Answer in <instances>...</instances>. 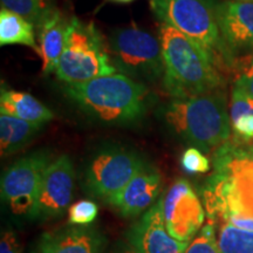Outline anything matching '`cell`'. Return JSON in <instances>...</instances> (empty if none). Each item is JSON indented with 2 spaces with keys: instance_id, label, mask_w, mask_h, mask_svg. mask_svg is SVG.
<instances>
[{
  "instance_id": "obj_1",
  "label": "cell",
  "mask_w": 253,
  "mask_h": 253,
  "mask_svg": "<svg viewBox=\"0 0 253 253\" xmlns=\"http://www.w3.org/2000/svg\"><path fill=\"white\" fill-rule=\"evenodd\" d=\"M212 166L203 186L209 221L253 232V147L226 141L214 153Z\"/></svg>"
},
{
  "instance_id": "obj_2",
  "label": "cell",
  "mask_w": 253,
  "mask_h": 253,
  "mask_svg": "<svg viewBox=\"0 0 253 253\" xmlns=\"http://www.w3.org/2000/svg\"><path fill=\"white\" fill-rule=\"evenodd\" d=\"M63 90L87 116L103 125H134L148 110V88L123 74L66 84Z\"/></svg>"
},
{
  "instance_id": "obj_3",
  "label": "cell",
  "mask_w": 253,
  "mask_h": 253,
  "mask_svg": "<svg viewBox=\"0 0 253 253\" xmlns=\"http://www.w3.org/2000/svg\"><path fill=\"white\" fill-rule=\"evenodd\" d=\"M160 39L164 60L163 86L172 97L214 91L221 79L213 59L181 32L161 21Z\"/></svg>"
},
{
  "instance_id": "obj_4",
  "label": "cell",
  "mask_w": 253,
  "mask_h": 253,
  "mask_svg": "<svg viewBox=\"0 0 253 253\" xmlns=\"http://www.w3.org/2000/svg\"><path fill=\"white\" fill-rule=\"evenodd\" d=\"M161 114L173 134L205 153L225 143L232 129L225 99L216 91L172 97Z\"/></svg>"
},
{
  "instance_id": "obj_5",
  "label": "cell",
  "mask_w": 253,
  "mask_h": 253,
  "mask_svg": "<svg viewBox=\"0 0 253 253\" xmlns=\"http://www.w3.org/2000/svg\"><path fill=\"white\" fill-rule=\"evenodd\" d=\"M109 50L93 23L73 18L68 21L65 48L55 68L56 78L66 84H77L115 74Z\"/></svg>"
},
{
  "instance_id": "obj_6",
  "label": "cell",
  "mask_w": 253,
  "mask_h": 253,
  "mask_svg": "<svg viewBox=\"0 0 253 253\" xmlns=\"http://www.w3.org/2000/svg\"><path fill=\"white\" fill-rule=\"evenodd\" d=\"M109 53L115 68L135 81H155L164 75L160 39L141 28L116 31L110 38Z\"/></svg>"
},
{
  "instance_id": "obj_7",
  "label": "cell",
  "mask_w": 253,
  "mask_h": 253,
  "mask_svg": "<svg viewBox=\"0 0 253 253\" xmlns=\"http://www.w3.org/2000/svg\"><path fill=\"white\" fill-rule=\"evenodd\" d=\"M162 23L181 32L213 59L220 43L216 8L209 0H149Z\"/></svg>"
},
{
  "instance_id": "obj_8",
  "label": "cell",
  "mask_w": 253,
  "mask_h": 253,
  "mask_svg": "<svg viewBox=\"0 0 253 253\" xmlns=\"http://www.w3.org/2000/svg\"><path fill=\"white\" fill-rule=\"evenodd\" d=\"M145 166L143 158L135 151L121 148L101 150L91 158L86 170V188L91 195L109 203Z\"/></svg>"
},
{
  "instance_id": "obj_9",
  "label": "cell",
  "mask_w": 253,
  "mask_h": 253,
  "mask_svg": "<svg viewBox=\"0 0 253 253\" xmlns=\"http://www.w3.org/2000/svg\"><path fill=\"white\" fill-rule=\"evenodd\" d=\"M52 162L47 150H39L9 166L1 177V197L15 216H30L36 205L46 168Z\"/></svg>"
},
{
  "instance_id": "obj_10",
  "label": "cell",
  "mask_w": 253,
  "mask_h": 253,
  "mask_svg": "<svg viewBox=\"0 0 253 253\" xmlns=\"http://www.w3.org/2000/svg\"><path fill=\"white\" fill-rule=\"evenodd\" d=\"M164 223L179 242L190 243L203 227L205 211L191 184L178 179L160 199Z\"/></svg>"
},
{
  "instance_id": "obj_11",
  "label": "cell",
  "mask_w": 253,
  "mask_h": 253,
  "mask_svg": "<svg viewBox=\"0 0 253 253\" xmlns=\"http://www.w3.org/2000/svg\"><path fill=\"white\" fill-rule=\"evenodd\" d=\"M74 178V166L67 155H61L52 161L43 173L30 218L46 220L61 216L72 201Z\"/></svg>"
},
{
  "instance_id": "obj_12",
  "label": "cell",
  "mask_w": 253,
  "mask_h": 253,
  "mask_svg": "<svg viewBox=\"0 0 253 253\" xmlns=\"http://www.w3.org/2000/svg\"><path fill=\"white\" fill-rule=\"evenodd\" d=\"M126 238L134 253H184L190 244L170 235L160 201L136 221L126 233Z\"/></svg>"
},
{
  "instance_id": "obj_13",
  "label": "cell",
  "mask_w": 253,
  "mask_h": 253,
  "mask_svg": "<svg viewBox=\"0 0 253 253\" xmlns=\"http://www.w3.org/2000/svg\"><path fill=\"white\" fill-rule=\"evenodd\" d=\"M216 15L220 43L233 54L253 53V0L223 2Z\"/></svg>"
},
{
  "instance_id": "obj_14",
  "label": "cell",
  "mask_w": 253,
  "mask_h": 253,
  "mask_svg": "<svg viewBox=\"0 0 253 253\" xmlns=\"http://www.w3.org/2000/svg\"><path fill=\"white\" fill-rule=\"evenodd\" d=\"M106 238L93 225L67 224L43 233L31 253H102Z\"/></svg>"
},
{
  "instance_id": "obj_15",
  "label": "cell",
  "mask_w": 253,
  "mask_h": 253,
  "mask_svg": "<svg viewBox=\"0 0 253 253\" xmlns=\"http://www.w3.org/2000/svg\"><path fill=\"white\" fill-rule=\"evenodd\" d=\"M160 192L161 175L156 169L145 166L109 204L123 217H137L153 207Z\"/></svg>"
},
{
  "instance_id": "obj_16",
  "label": "cell",
  "mask_w": 253,
  "mask_h": 253,
  "mask_svg": "<svg viewBox=\"0 0 253 253\" xmlns=\"http://www.w3.org/2000/svg\"><path fill=\"white\" fill-rule=\"evenodd\" d=\"M67 27L68 23L58 9H54L38 26V45L39 55L42 60L43 74L47 75L50 72H55L60 56L65 48Z\"/></svg>"
},
{
  "instance_id": "obj_17",
  "label": "cell",
  "mask_w": 253,
  "mask_h": 253,
  "mask_svg": "<svg viewBox=\"0 0 253 253\" xmlns=\"http://www.w3.org/2000/svg\"><path fill=\"white\" fill-rule=\"evenodd\" d=\"M0 112L38 126L46 125L54 118L52 110L31 94L5 88L0 94Z\"/></svg>"
},
{
  "instance_id": "obj_18",
  "label": "cell",
  "mask_w": 253,
  "mask_h": 253,
  "mask_svg": "<svg viewBox=\"0 0 253 253\" xmlns=\"http://www.w3.org/2000/svg\"><path fill=\"white\" fill-rule=\"evenodd\" d=\"M42 126L24 121L14 116L0 115V150L1 156L18 153L39 134Z\"/></svg>"
},
{
  "instance_id": "obj_19",
  "label": "cell",
  "mask_w": 253,
  "mask_h": 253,
  "mask_svg": "<svg viewBox=\"0 0 253 253\" xmlns=\"http://www.w3.org/2000/svg\"><path fill=\"white\" fill-rule=\"evenodd\" d=\"M24 45L34 49L39 54L36 26L27 19L9 9L0 11V45Z\"/></svg>"
},
{
  "instance_id": "obj_20",
  "label": "cell",
  "mask_w": 253,
  "mask_h": 253,
  "mask_svg": "<svg viewBox=\"0 0 253 253\" xmlns=\"http://www.w3.org/2000/svg\"><path fill=\"white\" fill-rule=\"evenodd\" d=\"M231 128L238 141L253 140V96L235 84L231 96Z\"/></svg>"
},
{
  "instance_id": "obj_21",
  "label": "cell",
  "mask_w": 253,
  "mask_h": 253,
  "mask_svg": "<svg viewBox=\"0 0 253 253\" xmlns=\"http://www.w3.org/2000/svg\"><path fill=\"white\" fill-rule=\"evenodd\" d=\"M1 8L9 9L27 19L38 28L54 11V0H0Z\"/></svg>"
},
{
  "instance_id": "obj_22",
  "label": "cell",
  "mask_w": 253,
  "mask_h": 253,
  "mask_svg": "<svg viewBox=\"0 0 253 253\" xmlns=\"http://www.w3.org/2000/svg\"><path fill=\"white\" fill-rule=\"evenodd\" d=\"M218 248L220 253H253V232L227 224H218Z\"/></svg>"
},
{
  "instance_id": "obj_23",
  "label": "cell",
  "mask_w": 253,
  "mask_h": 253,
  "mask_svg": "<svg viewBox=\"0 0 253 253\" xmlns=\"http://www.w3.org/2000/svg\"><path fill=\"white\" fill-rule=\"evenodd\" d=\"M214 229L216 225L211 221L205 224L197 236L190 242L184 253H220Z\"/></svg>"
},
{
  "instance_id": "obj_24",
  "label": "cell",
  "mask_w": 253,
  "mask_h": 253,
  "mask_svg": "<svg viewBox=\"0 0 253 253\" xmlns=\"http://www.w3.org/2000/svg\"><path fill=\"white\" fill-rule=\"evenodd\" d=\"M99 207L91 201H80L68 210V223L73 225H90L96 219Z\"/></svg>"
},
{
  "instance_id": "obj_25",
  "label": "cell",
  "mask_w": 253,
  "mask_h": 253,
  "mask_svg": "<svg viewBox=\"0 0 253 253\" xmlns=\"http://www.w3.org/2000/svg\"><path fill=\"white\" fill-rule=\"evenodd\" d=\"M181 166L185 172L191 173H205L211 169L210 161L208 157L196 147H190L182 155Z\"/></svg>"
},
{
  "instance_id": "obj_26",
  "label": "cell",
  "mask_w": 253,
  "mask_h": 253,
  "mask_svg": "<svg viewBox=\"0 0 253 253\" xmlns=\"http://www.w3.org/2000/svg\"><path fill=\"white\" fill-rule=\"evenodd\" d=\"M0 253H21V244L14 231L6 230L0 240Z\"/></svg>"
},
{
  "instance_id": "obj_27",
  "label": "cell",
  "mask_w": 253,
  "mask_h": 253,
  "mask_svg": "<svg viewBox=\"0 0 253 253\" xmlns=\"http://www.w3.org/2000/svg\"><path fill=\"white\" fill-rule=\"evenodd\" d=\"M237 84L243 87L248 93L253 96V59L249 63V66L242 74L239 75L236 81Z\"/></svg>"
},
{
  "instance_id": "obj_28",
  "label": "cell",
  "mask_w": 253,
  "mask_h": 253,
  "mask_svg": "<svg viewBox=\"0 0 253 253\" xmlns=\"http://www.w3.org/2000/svg\"><path fill=\"white\" fill-rule=\"evenodd\" d=\"M110 253H134V251L130 249V246H126V249H122V250H119V251H113Z\"/></svg>"
},
{
  "instance_id": "obj_29",
  "label": "cell",
  "mask_w": 253,
  "mask_h": 253,
  "mask_svg": "<svg viewBox=\"0 0 253 253\" xmlns=\"http://www.w3.org/2000/svg\"><path fill=\"white\" fill-rule=\"evenodd\" d=\"M110 1H115V2H130V1H134V0H110Z\"/></svg>"
}]
</instances>
